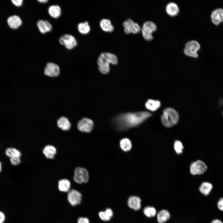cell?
<instances>
[{"label": "cell", "mask_w": 223, "mask_h": 223, "mask_svg": "<svg viewBox=\"0 0 223 223\" xmlns=\"http://www.w3.org/2000/svg\"><path fill=\"white\" fill-rule=\"evenodd\" d=\"M70 186L71 183L67 179H62L59 181L58 188L61 191L67 192L69 191Z\"/></svg>", "instance_id": "cell-26"}, {"label": "cell", "mask_w": 223, "mask_h": 223, "mask_svg": "<svg viewBox=\"0 0 223 223\" xmlns=\"http://www.w3.org/2000/svg\"><path fill=\"white\" fill-rule=\"evenodd\" d=\"M161 105V103L158 100L152 99L148 100L145 104L146 109L151 111H155L159 108Z\"/></svg>", "instance_id": "cell-23"}, {"label": "cell", "mask_w": 223, "mask_h": 223, "mask_svg": "<svg viewBox=\"0 0 223 223\" xmlns=\"http://www.w3.org/2000/svg\"><path fill=\"white\" fill-rule=\"evenodd\" d=\"M58 127L63 131L69 130L71 127V123L69 119L66 116H61L56 120Z\"/></svg>", "instance_id": "cell-12"}, {"label": "cell", "mask_w": 223, "mask_h": 223, "mask_svg": "<svg viewBox=\"0 0 223 223\" xmlns=\"http://www.w3.org/2000/svg\"><path fill=\"white\" fill-rule=\"evenodd\" d=\"M37 26L40 32L42 34L50 32L52 29V26L47 20H39L37 23Z\"/></svg>", "instance_id": "cell-15"}, {"label": "cell", "mask_w": 223, "mask_h": 223, "mask_svg": "<svg viewBox=\"0 0 223 223\" xmlns=\"http://www.w3.org/2000/svg\"><path fill=\"white\" fill-rule=\"evenodd\" d=\"M151 116L146 112H127L116 116L113 122L117 128L121 130L138 126Z\"/></svg>", "instance_id": "cell-1"}, {"label": "cell", "mask_w": 223, "mask_h": 223, "mask_svg": "<svg viewBox=\"0 0 223 223\" xmlns=\"http://www.w3.org/2000/svg\"><path fill=\"white\" fill-rule=\"evenodd\" d=\"M210 223H223V222L221 220L216 219L213 220Z\"/></svg>", "instance_id": "cell-38"}, {"label": "cell", "mask_w": 223, "mask_h": 223, "mask_svg": "<svg viewBox=\"0 0 223 223\" xmlns=\"http://www.w3.org/2000/svg\"><path fill=\"white\" fill-rule=\"evenodd\" d=\"M89 219L86 217H81L78 218L77 223H89Z\"/></svg>", "instance_id": "cell-35"}, {"label": "cell", "mask_w": 223, "mask_h": 223, "mask_svg": "<svg viewBox=\"0 0 223 223\" xmlns=\"http://www.w3.org/2000/svg\"><path fill=\"white\" fill-rule=\"evenodd\" d=\"M113 215V211L110 208H107L105 211H101L99 213L100 218L104 221L110 220Z\"/></svg>", "instance_id": "cell-27"}, {"label": "cell", "mask_w": 223, "mask_h": 223, "mask_svg": "<svg viewBox=\"0 0 223 223\" xmlns=\"http://www.w3.org/2000/svg\"><path fill=\"white\" fill-rule=\"evenodd\" d=\"M99 71L103 74L109 72V64L116 65L118 63V58L114 54L109 52H102L99 55L97 61Z\"/></svg>", "instance_id": "cell-2"}, {"label": "cell", "mask_w": 223, "mask_h": 223, "mask_svg": "<svg viewBox=\"0 0 223 223\" xmlns=\"http://www.w3.org/2000/svg\"><path fill=\"white\" fill-rule=\"evenodd\" d=\"M73 180L78 184L86 183L89 179L88 173L86 169L81 167L76 168L74 170Z\"/></svg>", "instance_id": "cell-6"}, {"label": "cell", "mask_w": 223, "mask_h": 223, "mask_svg": "<svg viewBox=\"0 0 223 223\" xmlns=\"http://www.w3.org/2000/svg\"><path fill=\"white\" fill-rule=\"evenodd\" d=\"M141 200L138 197L132 196L128 199L127 203L129 207L135 211L139 210L141 208Z\"/></svg>", "instance_id": "cell-16"}, {"label": "cell", "mask_w": 223, "mask_h": 223, "mask_svg": "<svg viewBox=\"0 0 223 223\" xmlns=\"http://www.w3.org/2000/svg\"><path fill=\"white\" fill-rule=\"evenodd\" d=\"M157 29V26L156 24L154 22L149 20L144 23L141 30L142 32L152 34Z\"/></svg>", "instance_id": "cell-18"}, {"label": "cell", "mask_w": 223, "mask_h": 223, "mask_svg": "<svg viewBox=\"0 0 223 223\" xmlns=\"http://www.w3.org/2000/svg\"><path fill=\"white\" fill-rule=\"evenodd\" d=\"M59 41L60 44L69 50L73 49L77 45V42L75 38L70 34H64L62 35Z\"/></svg>", "instance_id": "cell-7"}, {"label": "cell", "mask_w": 223, "mask_h": 223, "mask_svg": "<svg viewBox=\"0 0 223 223\" xmlns=\"http://www.w3.org/2000/svg\"><path fill=\"white\" fill-rule=\"evenodd\" d=\"M142 34L144 38L147 41H151L154 39L152 34L142 32Z\"/></svg>", "instance_id": "cell-33"}, {"label": "cell", "mask_w": 223, "mask_h": 223, "mask_svg": "<svg viewBox=\"0 0 223 223\" xmlns=\"http://www.w3.org/2000/svg\"><path fill=\"white\" fill-rule=\"evenodd\" d=\"M2 164L1 161H0V173L2 171Z\"/></svg>", "instance_id": "cell-40"}, {"label": "cell", "mask_w": 223, "mask_h": 223, "mask_svg": "<svg viewBox=\"0 0 223 223\" xmlns=\"http://www.w3.org/2000/svg\"><path fill=\"white\" fill-rule=\"evenodd\" d=\"M120 146L123 151H127L131 149L132 144L129 139L127 138H124L120 140Z\"/></svg>", "instance_id": "cell-30"}, {"label": "cell", "mask_w": 223, "mask_h": 223, "mask_svg": "<svg viewBox=\"0 0 223 223\" xmlns=\"http://www.w3.org/2000/svg\"><path fill=\"white\" fill-rule=\"evenodd\" d=\"M217 205L218 209L223 212V197L219 199L217 201Z\"/></svg>", "instance_id": "cell-34"}, {"label": "cell", "mask_w": 223, "mask_h": 223, "mask_svg": "<svg viewBox=\"0 0 223 223\" xmlns=\"http://www.w3.org/2000/svg\"></svg>", "instance_id": "cell-41"}, {"label": "cell", "mask_w": 223, "mask_h": 223, "mask_svg": "<svg viewBox=\"0 0 223 223\" xmlns=\"http://www.w3.org/2000/svg\"><path fill=\"white\" fill-rule=\"evenodd\" d=\"M122 24L124 27V32L126 34L137 33L141 30L139 24L130 18H128L123 22Z\"/></svg>", "instance_id": "cell-8"}, {"label": "cell", "mask_w": 223, "mask_h": 223, "mask_svg": "<svg viewBox=\"0 0 223 223\" xmlns=\"http://www.w3.org/2000/svg\"><path fill=\"white\" fill-rule=\"evenodd\" d=\"M10 161L11 164L15 166L20 164L21 162L20 157H14L10 158Z\"/></svg>", "instance_id": "cell-32"}, {"label": "cell", "mask_w": 223, "mask_h": 223, "mask_svg": "<svg viewBox=\"0 0 223 223\" xmlns=\"http://www.w3.org/2000/svg\"><path fill=\"white\" fill-rule=\"evenodd\" d=\"M174 149L177 154H181L182 152L183 146L181 142L179 141L176 140L174 145Z\"/></svg>", "instance_id": "cell-31"}, {"label": "cell", "mask_w": 223, "mask_h": 223, "mask_svg": "<svg viewBox=\"0 0 223 223\" xmlns=\"http://www.w3.org/2000/svg\"><path fill=\"white\" fill-rule=\"evenodd\" d=\"M48 12L52 17L57 18L61 15V9L60 6L58 5H51L48 9Z\"/></svg>", "instance_id": "cell-24"}, {"label": "cell", "mask_w": 223, "mask_h": 223, "mask_svg": "<svg viewBox=\"0 0 223 223\" xmlns=\"http://www.w3.org/2000/svg\"><path fill=\"white\" fill-rule=\"evenodd\" d=\"M211 19L212 23L218 25L223 21V9L218 8L214 10L211 13Z\"/></svg>", "instance_id": "cell-13"}, {"label": "cell", "mask_w": 223, "mask_h": 223, "mask_svg": "<svg viewBox=\"0 0 223 223\" xmlns=\"http://www.w3.org/2000/svg\"><path fill=\"white\" fill-rule=\"evenodd\" d=\"M200 45L195 40H191L187 42L183 49L184 54L186 56L193 58L199 56L198 52L200 49Z\"/></svg>", "instance_id": "cell-4"}, {"label": "cell", "mask_w": 223, "mask_h": 223, "mask_svg": "<svg viewBox=\"0 0 223 223\" xmlns=\"http://www.w3.org/2000/svg\"><path fill=\"white\" fill-rule=\"evenodd\" d=\"M41 3H47L48 0H38L37 1Z\"/></svg>", "instance_id": "cell-39"}, {"label": "cell", "mask_w": 223, "mask_h": 223, "mask_svg": "<svg viewBox=\"0 0 223 223\" xmlns=\"http://www.w3.org/2000/svg\"><path fill=\"white\" fill-rule=\"evenodd\" d=\"M144 215L148 218H152L156 216L157 212L155 208L151 206L145 207L143 210Z\"/></svg>", "instance_id": "cell-29"}, {"label": "cell", "mask_w": 223, "mask_h": 223, "mask_svg": "<svg viewBox=\"0 0 223 223\" xmlns=\"http://www.w3.org/2000/svg\"><path fill=\"white\" fill-rule=\"evenodd\" d=\"M77 29L81 34H86L90 31V28L87 21L79 23L77 25Z\"/></svg>", "instance_id": "cell-28"}, {"label": "cell", "mask_w": 223, "mask_h": 223, "mask_svg": "<svg viewBox=\"0 0 223 223\" xmlns=\"http://www.w3.org/2000/svg\"><path fill=\"white\" fill-rule=\"evenodd\" d=\"M158 223H165L170 219V214L169 211L165 209L160 210L156 215Z\"/></svg>", "instance_id": "cell-19"}, {"label": "cell", "mask_w": 223, "mask_h": 223, "mask_svg": "<svg viewBox=\"0 0 223 223\" xmlns=\"http://www.w3.org/2000/svg\"><path fill=\"white\" fill-rule=\"evenodd\" d=\"M6 217L5 214L0 211V223H4L5 221Z\"/></svg>", "instance_id": "cell-37"}, {"label": "cell", "mask_w": 223, "mask_h": 223, "mask_svg": "<svg viewBox=\"0 0 223 223\" xmlns=\"http://www.w3.org/2000/svg\"><path fill=\"white\" fill-rule=\"evenodd\" d=\"M8 26L13 29H16L21 25L22 22L20 18L16 15L9 17L7 20Z\"/></svg>", "instance_id": "cell-17"}, {"label": "cell", "mask_w": 223, "mask_h": 223, "mask_svg": "<svg viewBox=\"0 0 223 223\" xmlns=\"http://www.w3.org/2000/svg\"><path fill=\"white\" fill-rule=\"evenodd\" d=\"M99 25L102 29L105 32H112L114 29V27L109 19L103 18L101 19Z\"/></svg>", "instance_id": "cell-21"}, {"label": "cell", "mask_w": 223, "mask_h": 223, "mask_svg": "<svg viewBox=\"0 0 223 223\" xmlns=\"http://www.w3.org/2000/svg\"><path fill=\"white\" fill-rule=\"evenodd\" d=\"M179 119V116L177 112L171 107L165 109L161 116L162 124L164 126L168 128L176 125L178 122Z\"/></svg>", "instance_id": "cell-3"}, {"label": "cell", "mask_w": 223, "mask_h": 223, "mask_svg": "<svg viewBox=\"0 0 223 223\" xmlns=\"http://www.w3.org/2000/svg\"><path fill=\"white\" fill-rule=\"evenodd\" d=\"M6 155L9 158L14 157H20L21 156V153L20 151L15 148L8 147L5 150Z\"/></svg>", "instance_id": "cell-25"}, {"label": "cell", "mask_w": 223, "mask_h": 223, "mask_svg": "<svg viewBox=\"0 0 223 223\" xmlns=\"http://www.w3.org/2000/svg\"><path fill=\"white\" fill-rule=\"evenodd\" d=\"M165 11L168 15L174 17L179 14L180 9L176 3L173 2H170L166 5Z\"/></svg>", "instance_id": "cell-14"}, {"label": "cell", "mask_w": 223, "mask_h": 223, "mask_svg": "<svg viewBox=\"0 0 223 223\" xmlns=\"http://www.w3.org/2000/svg\"><path fill=\"white\" fill-rule=\"evenodd\" d=\"M77 126L78 129L81 132L88 133L92 131L94 124L90 119L83 117L78 122Z\"/></svg>", "instance_id": "cell-9"}, {"label": "cell", "mask_w": 223, "mask_h": 223, "mask_svg": "<svg viewBox=\"0 0 223 223\" xmlns=\"http://www.w3.org/2000/svg\"><path fill=\"white\" fill-rule=\"evenodd\" d=\"M12 2L13 4L17 7L21 6L23 4V0H12Z\"/></svg>", "instance_id": "cell-36"}, {"label": "cell", "mask_w": 223, "mask_h": 223, "mask_svg": "<svg viewBox=\"0 0 223 223\" xmlns=\"http://www.w3.org/2000/svg\"><path fill=\"white\" fill-rule=\"evenodd\" d=\"M56 149L54 146L47 145L44 148L42 152L45 157L48 159H53L56 154Z\"/></svg>", "instance_id": "cell-20"}, {"label": "cell", "mask_w": 223, "mask_h": 223, "mask_svg": "<svg viewBox=\"0 0 223 223\" xmlns=\"http://www.w3.org/2000/svg\"><path fill=\"white\" fill-rule=\"evenodd\" d=\"M60 74L59 66L54 63H47L44 68L43 74L46 77L51 78H55L59 77Z\"/></svg>", "instance_id": "cell-5"}, {"label": "cell", "mask_w": 223, "mask_h": 223, "mask_svg": "<svg viewBox=\"0 0 223 223\" xmlns=\"http://www.w3.org/2000/svg\"><path fill=\"white\" fill-rule=\"evenodd\" d=\"M207 168L204 163L201 160H197L191 164L190 171L192 175H201L206 171Z\"/></svg>", "instance_id": "cell-10"}, {"label": "cell", "mask_w": 223, "mask_h": 223, "mask_svg": "<svg viewBox=\"0 0 223 223\" xmlns=\"http://www.w3.org/2000/svg\"><path fill=\"white\" fill-rule=\"evenodd\" d=\"M213 188V186L210 182H203L200 186L199 190L200 192L205 196H208L211 193Z\"/></svg>", "instance_id": "cell-22"}, {"label": "cell", "mask_w": 223, "mask_h": 223, "mask_svg": "<svg viewBox=\"0 0 223 223\" xmlns=\"http://www.w3.org/2000/svg\"><path fill=\"white\" fill-rule=\"evenodd\" d=\"M68 199L71 205L75 206L80 203L81 199V195L77 190H72L68 193Z\"/></svg>", "instance_id": "cell-11"}]
</instances>
